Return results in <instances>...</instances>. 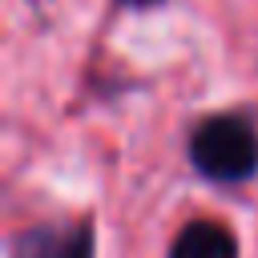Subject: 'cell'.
<instances>
[{"label": "cell", "mask_w": 258, "mask_h": 258, "mask_svg": "<svg viewBox=\"0 0 258 258\" xmlns=\"http://www.w3.org/2000/svg\"><path fill=\"white\" fill-rule=\"evenodd\" d=\"M189 161L210 181H246L258 173V133L234 113L206 117L189 133Z\"/></svg>", "instance_id": "1"}, {"label": "cell", "mask_w": 258, "mask_h": 258, "mask_svg": "<svg viewBox=\"0 0 258 258\" xmlns=\"http://www.w3.org/2000/svg\"><path fill=\"white\" fill-rule=\"evenodd\" d=\"M12 258H93V226H32L12 242Z\"/></svg>", "instance_id": "2"}, {"label": "cell", "mask_w": 258, "mask_h": 258, "mask_svg": "<svg viewBox=\"0 0 258 258\" xmlns=\"http://www.w3.org/2000/svg\"><path fill=\"white\" fill-rule=\"evenodd\" d=\"M169 258H238V242L226 226L198 218L181 226V234L169 246Z\"/></svg>", "instance_id": "3"}, {"label": "cell", "mask_w": 258, "mask_h": 258, "mask_svg": "<svg viewBox=\"0 0 258 258\" xmlns=\"http://www.w3.org/2000/svg\"><path fill=\"white\" fill-rule=\"evenodd\" d=\"M125 8H153V4H161V0H121Z\"/></svg>", "instance_id": "4"}]
</instances>
